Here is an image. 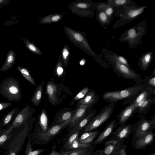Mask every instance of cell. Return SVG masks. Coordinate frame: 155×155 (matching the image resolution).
I'll return each instance as SVG.
<instances>
[{
    "instance_id": "cell-1",
    "label": "cell",
    "mask_w": 155,
    "mask_h": 155,
    "mask_svg": "<svg viewBox=\"0 0 155 155\" xmlns=\"http://www.w3.org/2000/svg\"><path fill=\"white\" fill-rule=\"evenodd\" d=\"M31 130L28 121L14 129L11 137L1 148L5 151L4 155H19Z\"/></svg>"
},
{
    "instance_id": "cell-2",
    "label": "cell",
    "mask_w": 155,
    "mask_h": 155,
    "mask_svg": "<svg viewBox=\"0 0 155 155\" xmlns=\"http://www.w3.org/2000/svg\"><path fill=\"white\" fill-rule=\"evenodd\" d=\"M102 52L106 61L111 65L117 75L124 79L133 80L137 84L142 83L143 80L141 79L140 75L131 68L120 63L113 56L111 51L104 48Z\"/></svg>"
},
{
    "instance_id": "cell-3",
    "label": "cell",
    "mask_w": 155,
    "mask_h": 155,
    "mask_svg": "<svg viewBox=\"0 0 155 155\" xmlns=\"http://www.w3.org/2000/svg\"><path fill=\"white\" fill-rule=\"evenodd\" d=\"M147 25L146 20H144L136 26L127 29L120 36L119 42H127L129 48L134 49L142 43V38L147 32Z\"/></svg>"
},
{
    "instance_id": "cell-4",
    "label": "cell",
    "mask_w": 155,
    "mask_h": 155,
    "mask_svg": "<svg viewBox=\"0 0 155 155\" xmlns=\"http://www.w3.org/2000/svg\"><path fill=\"white\" fill-rule=\"evenodd\" d=\"M147 8L146 5L140 7L124 6L114 9L115 16L119 17V19L113 25V29L117 28L132 21L140 15Z\"/></svg>"
},
{
    "instance_id": "cell-5",
    "label": "cell",
    "mask_w": 155,
    "mask_h": 155,
    "mask_svg": "<svg viewBox=\"0 0 155 155\" xmlns=\"http://www.w3.org/2000/svg\"><path fill=\"white\" fill-rule=\"evenodd\" d=\"M0 92L4 98L10 101L17 102L22 97L19 82L13 77L6 78L2 81L0 84Z\"/></svg>"
},
{
    "instance_id": "cell-6",
    "label": "cell",
    "mask_w": 155,
    "mask_h": 155,
    "mask_svg": "<svg viewBox=\"0 0 155 155\" xmlns=\"http://www.w3.org/2000/svg\"><path fill=\"white\" fill-rule=\"evenodd\" d=\"M115 106V104L110 103L103 107L85 126L84 133L93 131L107 120L111 116Z\"/></svg>"
},
{
    "instance_id": "cell-7",
    "label": "cell",
    "mask_w": 155,
    "mask_h": 155,
    "mask_svg": "<svg viewBox=\"0 0 155 155\" xmlns=\"http://www.w3.org/2000/svg\"><path fill=\"white\" fill-rule=\"evenodd\" d=\"M31 111L30 106L28 104L19 110L11 122L3 131L10 134L14 129L18 128L28 121Z\"/></svg>"
},
{
    "instance_id": "cell-8",
    "label": "cell",
    "mask_w": 155,
    "mask_h": 155,
    "mask_svg": "<svg viewBox=\"0 0 155 155\" xmlns=\"http://www.w3.org/2000/svg\"><path fill=\"white\" fill-rule=\"evenodd\" d=\"M155 126V117L152 116L150 120L141 118L133 127V132L135 133L137 139L150 131H152Z\"/></svg>"
},
{
    "instance_id": "cell-9",
    "label": "cell",
    "mask_w": 155,
    "mask_h": 155,
    "mask_svg": "<svg viewBox=\"0 0 155 155\" xmlns=\"http://www.w3.org/2000/svg\"><path fill=\"white\" fill-rule=\"evenodd\" d=\"M124 140L110 137L104 142L105 146L104 148L97 150L96 152L100 155H117L125 145Z\"/></svg>"
},
{
    "instance_id": "cell-10",
    "label": "cell",
    "mask_w": 155,
    "mask_h": 155,
    "mask_svg": "<svg viewBox=\"0 0 155 155\" xmlns=\"http://www.w3.org/2000/svg\"><path fill=\"white\" fill-rule=\"evenodd\" d=\"M143 83L135 84L132 87L118 90V93L121 100L125 99L122 104H130L133 100L141 91L147 87Z\"/></svg>"
},
{
    "instance_id": "cell-11",
    "label": "cell",
    "mask_w": 155,
    "mask_h": 155,
    "mask_svg": "<svg viewBox=\"0 0 155 155\" xmlns=\"http://www.w3.org/2000/svg\"><path fill=\"white\" fill-rule=\"evenodd\" d=\"M71 120L69 119L63 122L52 126L45 133L37 135L31 137L32 140L35 138L41 141L45 142H50L65 127L69 124Z\"/></svg>"
},
{
    "instance_id": "cell-12",
    "label": "cell",
    "mask_w": 155,
    "mask_h": 155,
    "mask_svg": "<svg viewBox=\"0 0 155 155\" xmlns=\"http://www.w3.org/2000/svg\"><path fill=\"white\" fill-rule=\"evenodd\" d=\"M137 104H131L122 110L116 116L118 118L117 125L126 123L135 114L137 113Z\"/></svg>"
},
{
    "instance_id": "cell-13",
    "label": "cell",
    "mask_w": 155,
    "mask_h": 155,
    "mask_svg": "<svg viewBox=\"0 0 155 155\" xmlns=\"http://www.w3.org/2000/svg\"><path fill=\"white\" fill-rule=\"evenodd\" d=\"M133 125L126 123L120 125V126L112 132V138L120 140H124L125 139L128 138L133 132Z\"/></svg>"
},
{
    "instance_id": "cell-14",
    "label": "cell",
    "mask_w": 155,
    "mask_h": 155,
    "mask_svg": "<svg viewBox=\"0 0 155 155\" xmlns=\"http://www.w3.org/2000/svg\"><path fill=\"white\" fill-rule=\"evenodd\" d=\"M117 125L116 120H114L110 121L107 124L103 131L93 141V143L94 145H99L104 142L105 140L111 134L114 128Z\"/></svg>"
},
{
    "instance_id": "cell-15",
    "label": "cell",
    "mask_w": 155,
    "mask_h": 155,
    "mask_svg": "<svg viewBox=\"0 0 155 155\" xmlns=\"http://www.w3.org/2000/svg\"><path fill=\"white\" fill-rule=\"evenodd\" d=\"M155 134L152 131L146 133L137 139L135 143L136 149H144L150 144L153 141Z\"/></svg>"
},
{
    "instance_id": "cell-16",
    "label": "cell",
    "mask_w": 155,
    "mask_h": 155,
    "mask_svg": "<svg viewBox=\"0 0 155 155\" xmlns=\"http://www.w3.org/2000/svg\"><path fill=\"white\" fill-rule=\"evenodd\" d=\"M155 97L152 96L145 100L142 101L137 104V112L138 113L139 117L141 118L145 117L143 115L146 114L150 109L151 107L153 104H154Z\"/></svg>"
},
{
    "instance_id": "cell-17",
    "label": "cell",
    "mask_w": 155,
    "mask_h": 155,
    "mask_svg": "<svg viewBox=\"0 0 155 155\" xmlns=\"http://www.w3.org/2000/svg\"><path fill=\"white\" fill-rule=\"evenodd\" d=\"M94 104L80 105L74 112L71 118L69 123L71 127H73L74 124L82 118L87 110L92 107Z\"/></svg>"
},
{
    "instance_id": "cell-18",
    "label": "cell",
    "mask_w": 155,
    "mask_h": 155,
    "mask_svg": "<svg viewBox=\"0 0 155 155\" xmlns=\"http://www.w3.org/2000/svg\"><path fill=\"white\" fill-rule=\"evenodd\" d=\"M100 100L99 96L97 95L93 91H89L85 96L80 100L78 104L88 105L94 104Z\"/></svg>"
},
{
    "instance_id": "cell-19",
    "label": "cell",
    "mask_w": 155,
    "mask_h": 155,
    "mask_svg": "<svg viewBox=\"0 0 155 155\" xmlns=\"http://www.w3.org/2000/svg\"><path fill=\"white\" fill-rule=\"evenodd\" d=\"M155 94V89H153L152 88L149 87H146L141 91L133 100L130 104H138L154 95Z\"/></svg>"
},
{
    "instance_id": "cell-20",
    "label": "cell",
    "mask_w": 155,
    "mask_h": 155,
    "mask_svg": "<svg viewBox=\"0 0 155 155\" xmlns=\"http://www.w3.org/2000/svg\"><path fill=\"white\" fill-rule=\"evenodd\" d=\"M153 54L149 51L144 53L139 60L138 66L143 71L147 70L150 66L153 59Z\"/></svg>"
},
{
    "instance_id": "cell-21",
    "label": "cell",
    "mask_w": 155,
    "mask_h": 155,
    "mask_svg": "<svg viewBox=\"0 0 155 155\" xmlns=\"http://www.w3.org/2000/svg\"><path fill=\"white\" fill-rule=\"evenodd\" d=\"M16 61V55L12 49L8 52L5 61L0 69V71H5L10 69L15 64Z\"/></svg>"
},
{
    "instance_id": "cell-22",
    "label": "cell",
    "mask_w": 155,
    "mask_h": 155,
    "mask_svg": "<svg viewBox=\"0 0 155 155\" xmlns=\"http://www.w3.org/2000/svg\"><path fill=\"white\" fill-rule=\"evenodd\" d=\"M99 132V130L85 132L79 138L78 142L83 144H91Z\"/></svg>"
},
{
    "instance_id": "cell-23",
    "label": "cell",
    "mask_w": 155,
    "mask_h": 155,
    "mask_svg": "<svg viewBox=\"0 0 155 155\" xmlns=\"http://www.w3.org/2000/svg\"><path fill=\"white\" fill-rule=\"evenodd\" d=\"M46 91L50 101L53 104H56L58 99L56 96L57 88L56 85L51 82L48 83L46 85Z\"/></svg>"
},
{
    "instance_id": "cell-24",
    "label": "cell",
    "mask_w": 155,
    "mask_h": 155,
    "mask_svg": "<svg viewBox=\"0 0 155 155\" xmlns=\"http://www.w3.org/2000/svg\"><path fill=\"white\" fill-rule=\"evenodd\" d=\"M96 113L95 110H92L88 114L84 116L78 123H77L73 126L72 130L80 131L87 124Z\"/></svg>"
},
{
    "instance_id": "cell-25",
    "label": "cell",
    "mask_w": 155,
    "mask_h": 155,
    "mask_svg": "<svg viewBox=\"0 0 155 155\" xmlns=\"http://www.w3.org/2000/svg\"><path fill=\"white\" fill-rule=\"evenodd\" d=\"M107 3L113 9L121 8L124 6H134L138 7L135 2L129 0H108Z\"/></svg>"
},
{
    "instance_id": "cell-26",
    "label": "cell",
    "mask_w": 155,
    "mask_h": 155,
    "mask_svg": "<svg viewBox=\"0 0 155 155\" xmlns=\"http://www.w3.org/2000/svg\"><path fill=\"white\" fill-rule=\"evenodd\" d=\"M101 99L105 100L112 104H115L122 100L119 95L118 91L105 92L102 95Z\"/></svg>"
},
{
    "instance_id": "cell-27",
    "label": "cell",
    "mask_w": 155,
    "mask_h": 155,
    "mask_svg": "<svg viewBox=\"0 0 155 155\" xmlns=\"http://www.w3.org/2000/svg\"><path fill=\"white\" fill-rule=\"evenodd\" d=\"M18 108H15L5 114L0 121L2 127L8 125L19 111Z\"/></svg>"
},
{
    "instance_id": "cell-28",
    "label": "cell",
    "mask_w": 155,
    "mask_h": 155,
    "mask_svg": "<svg viewBox=\"0 0 155 155\" xmlns=\"http://www.w3.org/2000/svg\"><path fill=\"white\" fill-rule=\"evenodd\" d=\"M31 134V133H30L28 137V139L26 146L25 155H42L41 153L45 151V149L32 150Z\"/></svg>"
},
{
    "instance_id": "cell-29",
    "label": "cell",
    "mask_w": 155,
    "mask_h": 155,
    "mask_svg": "<svg viewBox=\"0 0 155 155\" xmlns=\"http://www.w3.org/2000/svg\"><path fill=\"white\" fill-rule=\"evenodd\" d=\"M39 123L41 128V131L36 135L32 137H31L45 133L49 128L48 125V117L45 110H42L40 114L39 118Z\"/></svg>"
},
{
    "instance_id": "cell-30",
    "label": "cell",
    "mask_w": 155,
    "mask_h": 155,
    "mask_svg": "<svg viewBox=\"0 0 155 155\" xmlns=\"http://www.w3.org/2000/svg\"><path fill=\"white\" fill-rule=\"evenodd\" d=\"M97 10L104 11L111 21L114 14L113 8L105 2H99L96 4V8Z\"/></svg>"
},
{
    "instance_id": "cell-31",
    "label": "cell",
    "mask_w": 155,
    "mask_h": 155,
    "mask_svg": "<svg viewBox=\"0 0 155 155\" xmlns=\"http://www.w3.org/2000/svg\"><path fill=\"white\" fill-rule=\"evenodd\" d=\"M97 10V21L101 26L105 28V25H109L111 21L104 11L101 10Z\"/></svg>"
},
{
    "instance_id": "cell-32",
    "label": "cell",
    "mask_w": 155,
    "mask_h": 155,
    "mask_svg": "<svg viewBox=\"0 0 155 155\" xmlns=\"http://www.w3.org/2000/svg\"><path fill=\"white\" fill-rule=\"evenodd\" d=\"M93 148L91 147L72 149L61 153V155H86L90 153Z\"/></svg>"
},
{
    "instance_id": "cell-33",
    "label": "cell",
    "mask_w": 155,
    "mask_h": 155,
    "mask_svg": "<svg viewBox=\"0 0 155 155\" xmlns=\"http://www.w3.org/2000/svg\"><path fill=\"white\" fill-rule=\"evenodd\" d=\"M43 89V84H39L36 89L31 98V101L35 106L39 105L41 102Z\"/></svg>"
},
{
    "instance_id": "cell-34",
    "label": "cell",
    "mask_w": 155,
    "mask_h": 155,
    "mask_svg": "<svg viewBox=\"0 0 155 155\" xmlns=\"http://www.w3.org/2000/svg\"><path fill=\"white\" fill-rule=\"evenodd\" d=\"M17 68L22 76L34 86H36V83L32 77L29 71L25 67L18 66Z\"/></svg>"
},
{
    "instance_id": "cell-35",
    "label": "cell",
    "mask_w": 155,
    "mask_h": 155,
    "mask_svg": "<svg viewBox=\"0 0 155 155\" xmlns=\"http://www.w3.org/2000/svg\"><path fill=\"white\" fill-rule=\"evenodd\" d=\"M147 87L155 89V70L154 69L151 75L149 77H145L142 82Z\"/></svg>"
},
{
    "instance_id": "cell-36",
    "label": "cell",
    "mask_w": 155,
    "mask_h": 155,
    "mask_svg": "<svg viewBox=\"0 0 155 155\" xmlns=\"http://www.w3.org/2000/svg\"><path fill=\"white\" fill-rule=\"evenodd\" d=\"M79 137H77L68 147L67 150L74 149L82 148H87L91 147V144H83L78 142Z\"/></svg>"
},
{
    "instance_id": "cell-37",
    "label": "cell",
    "mask_w": 155,
    "mask_h": 155,
    "mask_svg": "<svg viewBox=\"0 0 155 155\" xmlns=\"http://www.w3.org/2000/svg\"><path fill=\"white\" fill-rule=\"evenodd\" d=\"M79 132L80 131H72L71 133L70 134L64 145V147L67 149L72 143L79 137Z\"/></svg>"
},
{
    "instance_id": "cell-38",
    "label": "cell",
    "mask_w": 155,
    "mask_h": 155,
    "mask_svg": "<svg viewBox=\"0 0 155 155\" xmlns=\"http://www.w3.org/2000/svg\"><path fill=\"white\" fill-rule=\"evenodd\" d=\"M74 112V111H68L64 113L58 119L57 123H60L71 119Z\"/></svg>"
},
{
    "instance_id": "cell-39",
    "label": "cell",
    "mask_w": 155,
    "mask_h": 155,
    "mask_svg": "<svg viewBox=\"0 0 155 155\" xmlns=\"http://www.w3.org/2000/svg\"><path fill=\"white\" fill-rule=\"evenodd\" d=\"M111 51L113 56L120 63L124 64L129 68H131L130 66L129 63L127 59L124 57L122 56L117 54L112 51Z\"/></svg>"
},
{
    "instance_id": "cell-40",
    "label": "cell",
    "mask_w": 155,
    "mask_h": 155,
    "mask_svg": "<svg viewBox=\"0 0 155 155\" xmlns=\"http://www.w3.org/2000/svg\"><path fill=\"white\" fill-rule=\"evenodd\" d=\"M11 136V133L10 134H8L2 130L0 134V148L9 139Z\"/></svg>"
},
{
    "instance_id": "cell-41",
    "label": "cell",
    "mask_w": 155,
    "mask_h": 155,
    "mask_svg": "<svg viewBox=\"0 0 155 155\" xmlns=\"http://www.w3.org/2000/svg\"><path fill=\"white\" fill-rule=\"evenodd\" d=\"M89 91V88L88 87H87L84 88L74 97L73 100L74 101H75L82 99Z\"/></svg>"
},
{
    "instance_id": "cell-42",
    "label": "cell",
    "mask_w": 155,
    "mask_h": 155,
    "mask_svg": "<svg viewBox=\"0 0 155 155\" xmlns=\"http://www.w3.org/2000/svg\"><path fill=\"white\" fill-rule=\"evenodd\" d=\"M12 104V102H0V111L8 108Z\"/></svg>"
},
{
    "instance_id": "cell-43",
    "label": "cell",
    "mask_w": 155,
    "mask_h": 155,
    "mask_svg": "<svg viewBox=\"0 0 155 155\" xmlns=\"http://www.w3.org/2000/svg\"><path fill=\"white\" fill-rule=\"evenodd\" d=\"M127 145H124V147L120 149L117 155H127L126 151Z\"/></svg>"
},
{
    "instance_id": "cell-44",
    "label": "cell",
    "mask_w": 155,
    "mask_h": 155,
    "mask_svg": "<svg viewBox=\"0 0 155 155\" xmlns=\"http://www.w3.org/2000/svg\"><path fill=\"white\" fill-rule=\"evenodd\" d=\"M74 38L78 41H81L83 39V37L80 34L76 33L74 35Z\"/></svg>"
},
{
    "instance_id": "cell-45",
    "label": "cell",
    "mask_w": 155,
    "mask_h": 155,
    "mask_svg": "<svg viewBox=\"0 0 155 155\" xmlns=\"http://www.w3.org/2000/svg\"><path fill=\"white\" fill-rule=\"evenodd\" d=\"M9 0H0V8H2V6L7 5L8 3Z\"/></svg>"
},
{
    "instance_id": "cell-46",
    "label": "cell",
    "mask_w": 155,
    "mask_h": 155,
    "mask_svg": "<svg viewBox=\"0 0 155 155\" xmlns=\"http://www.w3.org/2000/svg\"><path fill=\"white\" fill-rule=\"evenodd\" d=\"M77 6L80 8H86L88 7V5L84 3H80L77 4Z\"/></svg>"
},
{
    "instance_id": "cell-47",
    "label": "cell",
    "mask_w": 155,
    "mask_h": 155,
    "mask_svg": "<svg viewBox=\"0 0 155 155\" xmlns=\"http://www.w3.org/2000/svg\"><path fill=\"white\" fill-rule=\"evenodd\" d=\"M63 69L61 67H58L57 70V74L58 76H61L63 72Z\"/></svg>"
},
{
    "instance_id": "cell-48",
    "label": "cell",
    "mask_w": 155,
    "mask_h": 155,
    "mask_svg": "<svg viewBox=\"0 0 155 155\" xmlns=\"http://www.w3.org/2000/svg\"><path fill=\"white\" fill-rule=\"evenodd\" d=\"M61 153L56 151L55 150H53L49 155H61Z\"/></svg>"
},
{
    "instance_id": "cell-49",
    "label": "cell",
    "mask_w": 155,
    "mask_h": 155,
    "mask_svg": "<svg viewBox=\"0 0 155 155\" xmlns=\"http://www.w3.org/2000/svg\"><path fill=\"white\" fill-rule=\"evenodd\" d=\"M68 53L66 49H64L63 50V58L64 59H66L68 55Z\"/></svg>"
},
{
    "instance_id": "cell-50",
    "label": "cell",
    "mask_w": 155,
    "mask_h": 155,
    "mask_svg": "<svg viewBox=\"0 0 155 155\" xmlns=\"http://www.w3.org/2000/svg\"><path fill=\"white\" fill-rule=\"evenodd\" d=\"M60 18V16L59 15H56L53 16L52 18V20L53 21H56Z\"/></svg>"
},
{
    "instance_id": "cell-51",
    "label": "cell",
    "mask_w": 155,
    "mask_h": 155,
    "mask_svg": "<svg viewBox=\"0 0 155 155\" xmlns=\"http://www.w3.org/2000/svg\"><path fill=\"white\" fill-rule=\"evenodd\" d=\"M84 64V61L82 60L80 61V64L81 65H83Z\"/></svg>"
},
{
    "instance_id": "cell-52",
    "label": "cell",
    "mask_w": 155,
    "mask_h": 155,
    "mask_svg": "<svg viewBox=\"0 0 155 155\" xmlns=\"http://www.w3.org/2000/svg\"><path fill=\"white\" fill-rule=\"evenodd\" d=\"M3 129H2V127L1 125V123H0V134H1L2 131Z\"/></svg>"
},
{
    "instance_id": "cell-53",
    "label": "cell",
    "mask_w": 155,
    "mask_h": 155,
    "mask_svg": "<svg viewBox=\"0 0 155 155\" xmlns=\"http://www.w3.org/2000/svg\"><path fill=\"white\" fill-rule=\"evenodd\" d=\"M148 155H155V154L154 153H153L150 154Z\"/></svg>"
},
{
    "instance_id": "cell-54",
    "label": "cell",
    "mask_w": 155,
    "mask_h": 155,
    "mask_svg": "<svg viewBox=\"0 0 155 155\" xmlns=\"http://www.w3.org/2000/svg\"><path fill=\"white\" fill-rule=\"evenodd\" d=\"M86 155H91L90 154V153H88V154H87Z\"/></svg>"
},
{
    "instance_id": "cell-55",
    "label": "cell",
    "mask_w": 155,
    "mask_h": 155,
    "mask_svg": "<svg viewBox=\"0 0 155 155\" xmlns=\"http://www.w3.org/2000/svg\"><path fill=\"white\" fill-rule=\"evenodd\" d=\"M96 155H100V154H97Z\"/></svg>"
}]
</instances>
